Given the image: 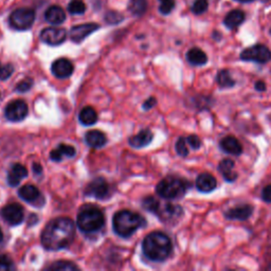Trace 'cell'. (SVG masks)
<instances>
[{
  "mask_svg": "<svg viewBox=\"0 0 271 271\" xmlns=\"http://www.w3.org/2000/svg\"><path fill=\"white\" fill-rule=\"evenodd\" d=\"M234 166H235V162L229 158L223 159L218 163V172L227 182H234L239 177L236 172H234Z\"/></svg>",
  "mask_w": 271,
  "mask_h": 271,
  "instance_id": "obj_18",
  "label": "cell"
},
{
  "mask_svg": "<svg viewBox=\"0 0 271 271\" xmlns=\"http://www.w3.org/2000/svg\"><path fill=\"white\" fill-rule=\"evenodd\" d=\"M68 11L72 15H81L85 13L86 6L82 0H71L68 5Z\"/></svg>",
  "mask_w": 271,
  "mask_h": 271,
  "instance_id": "obj_31",
  "label": "cell"
},
{
  "mask_svg": "<svg viewBox=\"0 0 271 271\" xmlns=\"http://www.w3.org/2000/svg\"><path fill=\"white\" fill-rule=\"evenodd\" d=\"M28 114H29L28 105L22 100H15L10 102L5 109L6 118L13 122L22 121L28 116Z\"/></svg>",
  "mask_w": 271,
  "mask_h": 271,
  "instance_id": "obj_9",
  "label": "cell"
},
{
  "mask_svg": "<svg viewBox=\"0 0 271 271\" xmlns=\"http://www.w3.org/2000/svg\"><path fill=\"white\" fill-rule=\"evenodd\" d=\"M220 150L226 154L233 155V156H240L243 153V145L241 142L233 136H226L219 142Z\"/></svg>",
  "mask_w": 271,
  "mask_h": 271,
  "instance_id": "obj_16",
  "label": "cell"
},
{
  "mask_svg": "<svg viewBox=\"0 0 271 271\" xmlns=\"http://www.w3.org/2000/svg\"><path fill=\"white\" fill-rule=\"evenodd\" d=\"M33 171H34V173H35V174H42L43 167H42V165L39 164V163H34V164H33Z\"/></svg>",
  "mask_w": 271,
  "mask_h": 271,
  "instance_id": "obj_44",
  "label": "cell"
},
{
  "mask_svg": "<svg viewBox=\"0 0 271 271\" xmlns=\"http://www.w3.org/2000/svg\"><path fill=\"white\" fill-rule=\"evenodd\" d=\"M190 188L191 183L188 180L168 176L157 184L156 193L164 199L173 200L182 198Z\"/></svg>",
  "mask_w": 271,
  "mask_h": 271,
  "instance_id": "obj_4",
  "label": "cell"
},
{
  "mask_svg": "<svg viewBox=\"0 0 271 271\" xmlns=\"http://www.w3.org/2000/svg\"><path fill=\"white\" fill-rule=\"evenodd\" d=\"M45 19L50 22L51 24H60L63 23L66 19V13L64 10L58 6H52L50 8H48L45 13Z\"/></svg>",
  "mask_w": 271,
  "mask_h": 271,
  "instance_id": "obj_22",
  "label": "cell"
},
{
  "mask_svg": "<svg viewBox=\"0 0 271 271\" xmlns=\"http://www.w3.org/2000/svg\"><path fill=\"white\" fill-rule=\"evenodd\" d=\"M3 239H4V233H3V231H2V229H0V243H2V241H3Z\"/></svg>",
  "mask_w": 271,
  "mask_h": 271,
  "instance_id": "obj_46",
  "label": "cell"
},
{
  "mask_svg": "<svg viewBox=\"0 0 271 271\" xmlns=\"http://www.w3.org/2000/svg\"><path fill=\"white\" fill-rule=\"evenodd\" d=\"M67 38V32L61 28H46L41 32V40L50 46L61 45Z\"/></svg>",
  "mask_w": 271,
  "mask_h": 271,
  "instance_id": "obj_12",
  "label": "cell"
},
{
  "mask_svg": "<svg viewBox=\"0 0 271 271\" xmlns=\"http://www.w3.org/2000/svg\"><path fill=\"white\" fill-rule=\"evenodd\" d=\"M175 149H176V153L180 156V157H187L189 155V149H188V142H187V138H183L180 137L175 145Z\"/></svg>",
  "mask_w": 271,
  "mask_h": 271,
  "instance_id": "obj_33",
  "label": "cell"
},
{
  "mask_svg": "<svg viewBox=\"0 0 271 271\" xmlns=\"http://www.w3.org/2000/svg\"><path fill=\"white\" fill-rule=\"evenodd\" d=\"M156 215L165 224H176L183 216V209L179 205H160Z\"/></svg>",
  "mask_w": 271,
  "mask_h": 271,
  "instance_id": "obj_8",
  "label": "cell"
},
{
  "mask_svg": "<svg viewBox=\"0 0 271 271\" xmlns=\"http://www.w3.org/2000/svg\"><path fill=\"white\" fill-rule=\"evenodd\" d=\"M13 72H14L13 65L3 64L2 61H0V81L8 80Z\"/></svg>",
  "mask_w": 271,
  "mask_h": 271,
  "instance_id": "obj_35",
  "label": "cell"
},
{
  "mask_svg": "<svg viewBox=\"0 0 271 271\" xmlns=\"http://www.w3.org/2000/svg\"><path fill=\"white\" fill-rule=\"evenodd\" d=\"M208 7V0H195V3L192 7V12L196 15H201L205 12H207Z\"/></svg>",
  "mask_w": 271,
  "mask_h": 271,
  "instance_id": "obj_34",
  "label": "cell"
},
{
  "mask_svg": "<svg viewBox=\"0 0 271 271\" xmlns=\"http://www.w3.org/2000/svg\"><path fill=\"white\" fill-rule=\"evenodd\" d=\"M160 205H161V202H160L157 198H155L154 196H147L142 201V206L145 210L154 214L157 213Z\"/></svg>",
  "mask_w": 271,
  "mask_h": 271,
  "instance_id": "obj_30",
  "label": "cell"
},
{
  "mask_svg": "<svg viewBox=\"0 0 271 271\" xmlns=\"http://www.w3.org/2000/svg\"><path fill=\"white\" fill-rule=\"evenodd\" d=\"M154 138V134L150 129H143L137 134L132 136V137L128 140L129 144L132 147H136V149H141V147L147 146Z\"/></svg>",
  "mask_w": 271,
  "mask_h": 271,
  "instance_id": "obj_20",
  "label": "cell"
},
{
  "mask_svg": "<svg viewBox=\"0 0 271 271\" xmlns=\"http://www.w3.org/2000/svg\"><path fill=\"white\" fill-rule=\"evenodd\" d=\"M254 88L258 92H263V91L266 90V83L264 81H262V80L257 81V82L254 83Z\"/></svg>",
  "mask_w": 271,
  "mask_h": 271,
  "instance_id": "obj_43",
  "label": "cell"
},
{
  "mask_svg": "<svg viewBox=\"0 0 271 271\" xmlns=\"http://www.w3.org/2000/svg\"><path fill=\"white\" fill-rule=\"evenodd\" d=\"M236 2H240V3H251V2H254V0H236Z\"/></svg>",
  "mask_w": 271,
  "mask_h": 271,
  "instance_id": "obj_45",
  "label": "cell"
},
{
  "mask_svg": "<svg viewBox=\"0 0 271 271\" xmlns=\"http://www.w3.org/2000/svg\"><path fill=\"white\" fill-rule=\"evenodd\" d=\"M35 20V12L30 8H20L10 15V24L18 31L30 29Z\"/></svg>",
  "mask_w": 271,
  "mask_h": 271,
  "instance_id": "obj_6",
  "label": "cell"
},
{
  "mask_svg": "<svg viewBox=\"0 0 271 271\" xmlns=\"http://www.w3.org/2000/svg\"><path fill=\"white\" fill-rule=\"evenodd\" d=\"M28 176V171L26 166L19 163H15L12 166L8 173V182L11 187H17L20 181Z\"/></svg>",
  "mask_w": 271,
  "mask_h": 271,
  "instance_id": "obj_19",
  "label": "cell"
},
{
  "mask_svg": "<svg viewBox=\"0 0 271 271\" xmlns=\"http://www.w3.org/2000/svg\"><path fill=\"white\" fill-rule=\"evenodd\" d=\"M105 20L110 24H115V23L121 22L123 20V16L120 13H118V12L110 11L108 12V13H106Z\"/></svg>",
  "mask_w": 271,
  "mask_h": 271,
  "instance_id": "obj_38",
  "label": "cell"
},
{
  "mask_svg": "<svg viewBox=\"0 0 271 271\" xmlns=\"http://www.w3.org/2000/svg\"><path fill=\"white\" fill-rule=\"evenodd\" d=\"M187 59L193 66H205L208 63V56L200 48H192L187 53Z\"/></svg>",
  "mask_w": 271,
  "mask_h": 271,
  "instance_id": "obj_26",
  "label": "cell"
},
{
  "mask_svg": "<svg viewBox=\"0 0 271 271\" xmlns=\"http://www.w3.org/2000/svg\"><path fill=\"white\" fill-rule=\"evenodd\" d=\"M216 82L221 89H228L232 88L236 85V81L234 80L231 76V73L227 69L219 70L216 76Z\"/></svg>",
  "mask_w": 271,
  "mask_h": 271,
  "instance_id": "obj_27",
  "label": "cell"
},
{
  "mask_svg": "<svg viewBox=\"0 0 271 271\" xmlns=\"http://www.w3.org/2000/svg\"><path fill=\"white\" fill-rule=\"evenodd\" d=\"M49 269L50 270H75V269H79V267L70 262H57L53 264L52 266L49 267Z\"/></svg>",
  "mask_w": 271,
  "mask_h": 271,
  "instance_id": "obj_36",
  "label": "cell"
},
{
  "mask_svg": "<svg viewBox=\"0 0 271 271\" xmlns=\"http://www.w3.org/2000/svg\"><path fill=\"white\" fill-rule=\"evenodd\" d=\"M241 59L256 64H267L271 60V51L265 45H255L244 49L241 53Z\"/></svg>",
  "mask_w": 271,
  "mask_h": 271,
  "instance_id": "obj_7",
  "label": "cell"
},
{
  "mask_svg": "<svg viewBox=\"0 0 271 271\" xmlns=\"http://www.w3.org/2000/svg\"><path fill=\"white\" fill-rule=\"evenodd\" d=\"M262 199L267 204H271V184H268L263 189Z\"/></svg>",
  "mask_w": 271,
  "mask_h": 271,
  "instance_id": "obj_41",
  "label": "cell"
},
{
  "mask_svg": "<svg viewBox=\"0 0 271 271\" xmlns=\"http://www.w3.org/2000/svg\"><path fill=\"white\" fill-rule=\"evenodd\" d=\"M244 20H245L244 12L241 10H233L225 17L224 23L228 29L234 30L238 27H240L241 24L244 22Z\"/></svg>",
  "mask_w": 271,
  "mask_h": 271,
  "instance_id": "obj_25",
  "label": "cell"
},
{
  "mask_svg": "<svg viewBox=\"0 0 271 271\" xmlns=\"http://www.w3.org/2000/svg\"><path fill=\"white\" fill-rule=\"evenodd\" d=\"M105 224L103 212L93 206H85L78 215V226L85 233H93L101 230Z\"/></svg>",
  "mask_w": 271,
  "mask_h": 271,
  "instance_id": "obj_5",
  "label": "cell"
},
{
  "mask_svg": "<svg viewBox=\"0 0 271 271\" xmlns=\"http://www.w3.org/2000/svg\"><path fill=\"white\" fill-rule=\"evenodd\" d=\"M159 12L163 15H168L175 8V0H159Z\"/></svg>",
  "mask_w": 271,
  "mask_h": 271,
  "instance_id": "obj_32",
  "label": "cell"
},
{
  "mask_svg": "<svg viewBox=\"0 0 271 271\" xmlns=\"http://www.w3.org/2000/svg\"><path fill=\"white\" fill-rule=\"evenodd\" d=\"M270 34H271V29H270Z\"/></svg>",
  "mask_w": 271,
  "mask_h": 271,
  "instance_id": "obj_47",
  "label": "cell"
},
{
  "mask_svg": "<svg viewBox=\"0 0 271 271\" xmlns=\"http://www.w3.org/2000/svg\"><path fill=\"white\" fill-rule=\"evenodd\" d=\"M0 215L11 226L20 225L23 220V208L18 204H10L4 207Z\"/></svg>",
  "mask_w": 271,
  "mask_h": 271,
  "instance_id": "obj_10",
  "label": "cell"
},
{
  "mask_svg": "<svg viewBox=\"0 0 271 271\" xmlns=\"http://www.w3.org/2000/svg\"><path fill=\"white\" fill-rule=\"evenodd\" d=\"M32 85H33V81H32L31 79H26V80H23L22 82H20V83L17 85L16 91H19V92H26V91H28V90L32 87Z\"/></svg>",
  "mask_w": 271,
  "mask_h": 271,
  "instance_id": "obj_40",
  "label": "cell"
},
{
  "mask_svg": "<svg viewBox=\"0 0 271 271\" xmlns=\"http://www.w3.org/2000/svg\"><path fill=\"white\" fill-rule=\"evenodd\" d=\"M52 73L58 79H67L73 73V65L67 58H58L52 64Z\"/></svg>",
  "mask_w": 271,
  "mask_h": 271,
  "instance_id": "obj_17",
  "label": "cell"
},
{
  "mask_svg": "<svg viewBox=\"0 0 271 271\" xmlns=\"http://www.w3.org/2000/svg\"><path fill=\"white\" fill-rule=\"evenodd\" d=\"M146 225L145 219L138 213L128 210H122L115 214L113 219V226L115 232L119 236L127 239L138 229Z\"/></svg>",
  "mask_w": 271,
  "mask_h": 271,
  "instance_id": "obj_3",
  "label": "cell"
},
{
  "mask_svg": "<svg viewBox=\"0 0 271 271\" xmlns=\"http://www.w3.org/2000/svg\"><path fill=\"white\" fill-rule=\"evenodd\" d=\"M253 210H254L253 206L249 204H244V205H240V206L229 209V210L225 212V217L228 220L245 221V220H248L252 216Z\"/></svg>",
  "mask_w": 271,
  "mask_h": 271,
  "instance_id": "obj_13",
  "label": "cell"
},
{
  "mask_svg": "<svg viewBox=\"0 0 271 271\" xmlns=\"http://www.w3.org/2000/svg\"><path fill=\"white\" fill-rule=\"evenodd\" d=\"M187 142L192 147V149L195 150V151L199 150L201 147V145H202L201 139L197 134H190L189 137L187 138Z\"/></svg>",
  "mask_w": 271,
  "mask_h": 271,
  "instance_id": "obj_37",
  "label": "cell"
},
{
  "mask_svg": "<svg viewBox=\"0 0 271 271\" xmlns=\"http://www.w3.org/2000/svg\"><path fill=\"white\" fill-rule=\"evenodd\" d=\"M128 9L133 15L141 16L146 12L147 2L146 0H130Z\"/></svg>",
  "mask_w": 271,
  "mask_h": 271,
  "instance_id": "obj_29",
  "label": "cell"
},
{
  "mask_svg": "<svg viewBox=\"0 0 271 271\" xmlns=\"http://www.w3.org/2000/svg\"><path fill=\"white\" fill-rule=\"evenodd\" d=\"M14 269V263L8 255H0V270Z\"/></svg>",
  "mask_w": 271,
  "mask_h": 271,
  "instance_id": "obj_39",
  "label": "cell"
},
{
  "mask_svg": "<svg viewBox=\"0 0 271 271\" xmlns=\"http://www.w3.org/2000/svg\"><path fill=\"white\" fill-rule=\"evenodd\" d=\"M76 235V227L68 217H58L49 223L42 233V244L47 250L67 248Z\"/></svg>",
  "mask_w": 271,
  "mask_h": 271,
  "instance_id": "obj_1",
  "label": "cell"
},
{
  "mask_svg": "<svg viewBox=\"0 0 271 271\" xmlns=\"http://www.w3.org/2000/svg\"><path fill=\"white\" fill-rule=\"evenodd\" d=\"M76 156V149L68 144H59L58 147L53 150L50 154V158L53 161L59 162L63 159H69Z\"/></svg>",
  "mask_w": 271,
  "mask_h": 271,
  "instance_id": "obj_21",
  "label": "cell"
},
{
  "mask_svg": "<svg viewBox=\"0 0 271 271\" xmlns=\"http://www.w3.org/2000/svg\"><path fill=\"white\" fill-rule=\"evenodd\" d=\"M79 118L83 125L91 126L97 121V114L91 106H86L81 110Z\"/></svg>",
  "mask_w": 271,
  "mask_h": 271,
  "instance_id": "obj_28",
  "label": "cell"
},
{
  "mask_svg": "<svg viewBox=\"0 0 271 271\" xmlns=\"http://www.w3.org/2000/svg\"><path fill=\"white\" fill-rule=\"evenodd\" d=\"M85 140L86 143H87L90 147H93V149H100V147H103L107 142L106 136L102 131L96 129L89 130L86 133Z\"/></svg>",
  "mask_w": 271,
  "mask_h": 271,
  "instance_id": "obj_23",
  "label": "cell"
},
{
  "mask_svg": "<svg viewBox=\"0 0 271 271\" xmlns=\"http://www.w3.org/2000/svg\"><path fill=\"white\" fill-rule=\"evenodd\" d=\"M19 197L27 202H36L41 197L40 190L33 184H24L18 191Z\"/></svg>",
  "mask_w": 271,
  "mask_h": 271,
  "instance_id": "obj_24",
  "label": "cell"
},
{
  "mask_svg": "<svg viewBox=\"0 0 271 271\" xmlns=\"http://www.w3.org/2000/svg\"><path fill=\"white\" fill-rule=\"evenodd\" d=\"M85 194L97 199H104L109 194V184L102 177L95 178L86 187Z\"/></svg>",
  "mask_w": 271,
  "mask_h": 271,
  "instance_id": "obj_11",
  "label": "cell"
},
{
  "mask_svg": "<svg viewBox=\"0 0 271 271\" xmlns=\"http://www.w3.org/2000/svg\"><path fill=\"white\" fill-rule=\"evenodd\" d=\"M98 28H100V26H98L97 23H93V22L78 24V26L73 27L70 31L71 41L79 44V43L83 42L91 33L95 32Z\"/></svg>",
  "mask_w": 271,
  "mask_h": 271,
  "instance_id": "obj_14",
  "label": "cell"
},
{
  "mask_svg": "<svg viewBox=\"0 0 271 271\" xmlns=\"http://www.w3.org/2000/svg\"><path fill=\"white\" fill-rule=\"evenodd\" d=\"M142 251L149 260L161 263L167 260L173 252V244L165 233L154 231L143 240Z\"/></svg>",
  "mask_w": 271,
  "mask_h": 271,
  "instance_id": "obj_2",
  "label": "cell"
},
{
  "mask_svg": "<svg viewBox=\"0 0 271 271\" xmlns=\"http://www.w3.org/2000/svg\"><path fill=\"white\" fill-rule=\"evenodd\" d=\"M195 187L200 193H211L217 188V180L210 173H201L196 178Z\"/></svg>",
  "mask_w": 271,
  "mask_h": 271,
  "instance_id": "obj_15",
  "label": "cell"
},
{
  "mask_svg": "<svg viewBox=\"0 0 271 271\" xmlns=\"http://www.w3.org/2000/svg\"><path fill=\"white\" fill-rule=\"evenodd\" d=\"M157 104V100H156V98L155 97H150V98H147V100L144 102V104H143V108L145 109V110H150L151 108H153L155 105Z\"/></svg>",
  "mask_w": 271,
  "mask_h": 271,
  "instance_id": "obj_42",
  "label": "cell"
}]
</instances>
